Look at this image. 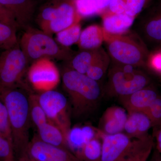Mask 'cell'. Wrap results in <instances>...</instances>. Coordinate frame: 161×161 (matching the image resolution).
Segmentation results:
<instances>
[{
  "label": "cell",
  "mask_w": 161,
  "mask_h": 161,
  "mask_svg": "<svg viewBox=\"0 0 161 161\" xmlns=\"http://www.w3.org/2000/svg\"><path fill=\"white\" fill-rule=\"evenodd\" d=\"M31 91L23 82L17 86L0 90V99L7 108L15 158H21L29 144L31 124L30 96Z\"/></svg>",
  "instance_id": "6da1fadb"
},
{
  "label": "cell",
  "mask_w": 161,
  "mask_h": 161,
  "mask_svg": "<svg viewBox=\"0 0 161 161\" xmlns=\"http://www.w3.org/2000/svg\"><path fill=\"white\" fill-rule=\"evenodd\" d=\"M62 81L75 117H85L97 108L102 95L98 81L72 69L64 71Z\"/></svg>",
  "instance_id": "7a4b0ae2"
},
{
  "label": "cell",
  "mask_w": 161,
  "mask_h": 161,
  "mask_svg": "<svg viewBox=\"0 0 161 161\" xmlns=\"http://www.w3.org/2000/svg\"><path fill=\"white\" fill-rule=\"evenodd\" d=\"M19 44L29 64L43 58L64 60L70 56L66 47L41 29L26 28Z\"/></svg>",
  "instance_id": "3957f363"
},
{
  "label": "cell",
  "mask_w": 161,
  "mask_h": 161,
  "mask_svg": "<svg viewBox=\"0 0 161 161\" xmlns=\"http://www.w3.org/2000/svg\"><path fill=\"white\" fill-rule=\"evenodd\" d=\"M150 78L134 66L116 64L110 69L107 93L111 97L127 96L150 85Z\"/></svg>",
  "instance_id": "277c9868"
},
{
  "label": "cell",
  "mask_w": 161,
  "mask_h": 161,
  "mask_svg": "<svg viewBox=\"0 0 161 161\" xmlns=\"http://www.w3.org/2000/svg\"><path fill=\"white\" fill-rule=\"evenodd\" d=\"M104 41L110 56L116 64L140 66L148 59L146 47L128 36L110 34L104 31Z\"/></svg>",
  "instance_id": "5b68a950"
},
{
  "label": "cell",
  "mask_w": 161,
  "mask_h": 161,
  "mask_svg": "<svg viewBox=\"0 0 161 161\" xmlns=\"http://www.w3.org/2000/svg\"><path fill=\"white\" fill-rule=\"evenodd\" d=\"M28 64L19 43L3 51L0 55V90L23 83L22 79L28 69Z\"/></svg>",
  "instance_id": "8992f818"
},
{
  "label": "cell",
  "mask_w": 161,
  "mask_h": 161,
  "mask_svg": "<svg viewBox=\"0 0 161 161\" xmlns=\"http://www.w3.org/2000/svg\"><path fill=\"white\" fill-rule=\"evenodd\" d=\"M36 95L48 120L61 130L67 139L71 128L67 98L61 92L54 89L40 92Z\"/></svg>",
  "instance_id": "52a82bcc"
},
{
  "label": "cell",
  "mask_w": 161,
  "mask_h": 161,
  "mask_svg": "<svg viewBox=\"0 0 161 161\" xmlns=\"http://www.w3.org/2000/svg\"><path fill=\"white\" fill-rule=\"evenodd\" d=\"M18 161H81L69 149L47 144L37 134Z\"/></svg>",
  "instance_id": "ba28073f"
},
{
  "label": "cell",
  "mask_w": 161,
  "mask_h": 161,
  "mask_svg": "<svg viewBox=\"0 0 161 161\" xmlns=\"http://www.w3.org/2000/svg\"><path fill=\"white\" fill-rule=\"evenodd\" d=\"M27 78L33 88L40 93L54 89L60 82V76L53 62L43 58L31 64L27 69Z\"/></svg>",
  "instance_id": "9c48e42d"
},
{
  "label": "cell",
  "mask_w": 161,
  "mask_h": 161,
  "mask_svg": "<svg viewBox=\"0 0 161 161\" xmlns=\"http://www.w3.org/2000/svg\"><path fill=\"white\" fill-rule=\"evenodd\" d=\"M98 130L102 148L101 161H118L132 146L133 139L124 132L107 134Z\"/></svg>",
  "instance_id": "30bf717a"
},
{
  "label": "cell",
  "mask_w": 161,
  "mask_h": 161,
  "mask_svg": "<svg viewBox=\"0 0 161 161\" xmlns=\"http://www.w3.org/2000/svg\"><path fill=\"white\" fill-rule=\"evenodd\" d=\"M141 31L147 43H161V0H156L145 10L141 20Z\"/></svg>",
  "instance_id": "8fae6325"
},
{
  "label": "cell",
  "mask_w": 161,
  "mask_h": 161,
  "mask_svg": "<svg viewBox=\"0 0 161 161\" xmlns=\"http://www.w3.org/2000/svg\"><path fill=\"white\" fill-rule=\"evenodd\" d=\"M81 19L76 10L74 0H60L58 14L55 19L41 30L52 36L79 23Z\"/></svg>",
  "instance_id": "7c38bea8"
},
{
  "label": "cell",
  "mask_w": 161,
  "mask_h": 161,
  "mask_svg": "<svg viewBox=\"0 0 161 161\" xmlns=\"http://www.w3.org/2000/svg\"><path fill=\"white\" fill-rule=\"evenodd\" d=\"M159 96L157 90L149 85L130 95L120 97L119 100L128 113L144 112Z\"/></svg>",
  "instance_id": "4fadbf2b"
},
{
  "label": "cell",
  "mask_w": 161,
  "mask_h": 161,
  "mask_svg": "<svg viewBox=\"0 0 161 161\" xmlns=\"http://www.w3.org/2000/svg\"><path fill=\"white\" fill-rule=\"evenodd\" d=\"M0 4L12 14L19 28L29 27L36 9L35 0H0Z\"/></svg>",
  "instance_id": "5bb4252c"
},
{
  "label": "cell",
  "mask_w": 161,
  "mask_h": 161,
  "mask_svg": "<svg viewBox=\"0 0 161 161\" xmlns=\"http://www.w3.org/2000/svg\"><path fill=\"white\" fill-rule=\"evenodd\" d=\"M128 114L121 107H110L101 118L99 130L107 134H114L123 132Z\"/></svg>",
  "instance_id": "9a60e30c"
},
{
  "label": "cell",
  "mask_w": 161,
  "mask_h": 161,
  "mask_svg": "<svg viewBox=\"0 0 161 161\" xmlns=\"http://www.w3.org/2000/svg\"><path fill=\"white\" fill-rule=\"evenodd\" d=\"M152 127V122L143 112L128 113L123 132L130 138L140 139L149 135L148 131Z\"/></svg>",
  "instance_id": "2e32d148"
},
{
  "label": "cell",
  "mask_w": 161,
  "mask_h": 161,
  "mask_svg": "<svg viewBox=\"0 0 161 161\" xmlns=\"http://www.w3.org/2000/svg\"><path fill=\"white\" fill-rule=\"evenodd\" d=\"M101 15L104 31L112 35L125 33L132 26L135 19L125 13L113 14L106 10Z\"/></svg>",
  "instance_id": "e0dca14e"
},
{
  "label": "cell",
  "mask_w": 161,
  "mask_h": 161,
  "mask_svg": "<svg viewBox=\"0 0 161 161\" xmlns=\"http://www.w3.org/2000/svg\"><path fill=\"white\" fill-rule=\"evenodd\" d=\"M154 140L148 135L140 139H133L128 152L118 161H148L153 147Z\"/></svg>",
  "instance_id": "ac0fdd59"
},
{
  "label": "cell",
  "mask_w": 161,
  "mask_h": 161,
  "mask_svg": "<svg viewBox=\"0 0 161 161\" xmlns=\"http://www.w3.org/2000/svg\"><path fill=\"white\" fill-rule=\"evenodd\" d=\"M97 136L98 129L95 130L90 126L71 128L67 137L68 148L75 155L87 142Z\"/></svg>",
  "instance_id": "d6986e66"
},
{
  "label": "cell",
  "mask_w": 161,
  "mask_h": 161,
  "mask_svg": "<svg viewBox=\"0 0 161 161\" xmlns=\"http://www.w3.org/2000/svg\"><path fill=\"white\" fill-rule=\"evenodd\" d=\"M38 137L47 143L68 149L66 139L61 130L48 120L37 128Z\"/></svg>",
  "instance_id": "ffe728a7"
},
{
  "label": "cell",
  "mask_w": 161,
  "mask_h": 161,
  "mask_svg": "<svg viewBox=\"0 0 161 161\" xmlns=\"http://www.w3.org/2000/svg\"><path fill=\"white\" fill-rule=\"evenodd\" d=\"M104 40V31L98 25H91L81 31L78 43L82 50H94L100 47Z\"/></svg>",
  "instance_id": "44dd1931"
},
{
  "label": "cell",
  "mask_w": 161,
  "mask_h": 161,
  "mask_svg": "<svg viewBox=\"0 0 161 161\" xmlns=\"http://www.w3.org/2000/svg\"><path fill=\"white\" fill-rule=\"evenodd\" d=\"M102 49L99 47L94 50H83L72 60V69L81 74H86L89 68L100 55Z\"/></svg>",
  "instance_id": "7402d4cb"
},
{
  "label": "cell",
  "mask_w": 161,
  "mask_h": 161,
  "mask_svg": "<svg viewBox=\"0 0 161 161\" xmlns=\"http://www.w3.org/2000/svg\"><path fill=\"white\" fill-rule=\"evenodd\" d=\"M102 150V142L98 136L87 142L75 155L81 161H101Z\"/></svg>",
  "instance_id": "603a6c76"
},
{
  "label": "cell",
  "mask_w": 161,
  "mask_h": 161,
  "mask_svg": "<svg viewBox=\"0 0 161 161\" xmlns=\"http://www.w3.org/2000/svg\"><path fill=\"white\" fill-rule=\"evenodd\" d=\"M110 64V58L102 49L100 55L89 68L86 75L93 80L98 81L105 75Z\"/></svg>",
  "instance_id": "cb8c5ba5"
},
{
  "label": "cell",
  "mask_w": 161,
  "mask_h": 161,
  "mask_svg": "<svg viewBox=\"0 0 161 161\" xmlns=\"http://www.w3.org/2000/svg\"><path fill=\"white\" fill-rule=\"evenodd\" d=\"M81 32L80 23H77L59 32L56 34V41L64 47H67L78 43Z\"/></svg>",
  "instance_id": "d4e9b609"
},
{
  "label": "cell",
  "mask_w": 161,
  "mask_h": 161,
  "mask_svg": "<svg viewBox=\"0 0 161 161\" xmlns=\"http://www.w3.org/2000/svg\"><path fill=\"white\" fill-rule=\"evenodd\" d=\"M17 29L0 22V49H10L19 43Z\"/></svg>",
  "instance_id": "484cf974"
},
{
  "label": "cell",
  "mask_w": 161,
  "mask_h": 161,
  "mask_svg": "<svg viewBox=\"0 0 161 161\" xmlns=\"http://www.w3.org/2000/svg\"><path fill=\"white\" fill-rule=\"evenodd\" d=\"M30 104L31 124L37 129L41 125L48 121V119L38 102L36 94L32 92L30 96Z\"/></svg>",
  "instance_id": "4316f807"
},
{
  "label": "cell",
  "mask_w": 161,
  "mask_h": 161,
  "mask_svg": "<svg viewBox=\"0 0 161 161\" xmlns=\"http://www.w3.org/2000/svg\"><path fill=\"white\" fill-rule=\"evenodd\" d=\"M74 3L76 10L81 18H89L103 13L96 0H74Z\"/></svg>",
  "instance_id": "83f0119b"
},
{
  "label": "cell",
  "mask_w": 161,
  "mask_h": 161,
  "mask_svg": "<svg viewBox=\"0 0 161 161\" xmlns=\"http://www.w3.org/2000/svg\"><path fill=\"white\" fill-rule=\"evenodd\" d=\"M0 134L12 142L8 111L5 103L0 99Z\"/></svg>",
  "instance_id": "f1b7e54d"
},
{
  "label": "cell",
  "mask_w": 161,
  "mask_h": 161,
  "mask_svg": "<svg viewBox=\"0 0 161 161\" xmlns=\"http://www.w3.org/2000/svg\"><path fill=\"white\" fill-rule=\"evenodd\" d=\"M144 113L150 119L152 127L158 128L161 124V96L159 95Z\"/></svg>",
  "instance_id": "f546056e"
},
{
  "label": "cell",
  "mask_w": 161,
  "mask_h": 161,
  "mask_svg": "<svg viewBox=\"0 0 161 161\" xmlns=\"http://www.w3.org/2000/svg\"><path fill=\"white\" fill-rule=\"evenodd\" d=\"M15 158L12 142L0 135V161H13Z\"/></svg>",
  "instance_id": "4dcf8cb0"
},
{
  "label": "cell",
  "mask_w": 161,
  "mask_h": 161,
  "mask_svg": "<svg viewBox=\"0 0 161 161\" xmlns=\"http://www.w3.org/2000/svg\"><path fill=\"white\" fill-rule=\"evenodd\" d=\"M125 13L136 18L142 11L150 0H125Z\"/></svg>",
  "instance_id": "1f68e13d"
},
{
  "label": "cell",
  "mask_w": 161,
  "mask_h": 161,
  "mask_svg": "<svg viewBox=\"0 0 161 161\" xmlns=\"http://www.w3.org/2000/svg\"><path fill=\"white\" fill-rule=\"evenodd\" d=\"M0 22L9 25L16 29L19 28L12 14L0 4Z\"/></svg>",
  "instance_id": "d6a6232c"
},
{
  "label": "cell",
  "mask_w": 161,
  "mask_h": 161,
  "mask_svg": "<svg viewBox=\"0 0 161 161\" xmlns=\"http://www.w3.org/2000/svg\"><path fill=\"white\" fill-rule=\"evenodd\" d=\"M105 10L113 14L125 13V0H112Z\"/></svg>",
  "instance_id": "836d02e7"
},
{
  "label": "cell",
  "mask_w": 161,
  "mask_h": 161,
  "mask_svg": "<svg viewBox=\"0 0 161 161\" xmlns=\"http://www.w3.org/2000/svg\"><path fill=\"white\" fill-rule=\"evenodd\" d=\"M150 64L152 69L161 74V52L156 53L151 56Z\"/></svg>",
  "instance_id": "e575fe53"
},
{
  "label": "cell",
  "mask_w": 161,
  "mask_h": 161,
  "mask_svg": "<svg viewBox=\"0 0 161 161\" xmlns=\"http://www.w3.org/2000/svg\"><path fill=\"white\" fill-rule=\"evenodd\" d=\"M155 131L156 148L160 153H161V124Z\"/></svg>",
  "instance_id": "d590c367"
},
{
  "label": "cell",
  "mask_w": 161,
  "mask_h": 161,
  "mask_svg": "<svg viewBox=\"0 0 161 161\" xmlns=\"http://www.w3.org/2000/svg\"><path fill=\"white\" fill-rule=\"evenodd\" d=\"M112 0H96L99 8L103 11V13L107 9L110 2Z\"/></svg>",
  "instance_id": "8d00e7d4"
},
{
  "label": "cell",
  "mask_w": 161,
  "mask_h": 161,
  "mask_svg": "<svg viewBox=\"0 0 161 161\" xmlns=\"http://www.w3.org/2000/svg\"><path fill=\"white\" fill-rule=\"evenodd\" d=\"M149 161H161V153L155 149L153 150Z\"/></svg>",
  "instance_id": "74e56055"
},
{
  "label": "cell",
  "mask_w": 161,
  "mask_h": 161,
  "mask_svg": "<svg viewBox=\"0 0 161 161\" xmlns=\"http://www.w3.org/2000/svg\"><path fill=\"white\" fill-rule=\"evenodd\" d=\"M16 161V160H14V161Z\"/></svg>",
  "instance_id": "f35d334b"
},
{
  "label": "cell",
  "mask_w": 161,
  "mask_h": 161,
  "mask_svg": "<svg viewBox=\"0 0 161 161\" xmlns=\"http://www.w3.org/2000/svg\"><path fill=\"white\" fill-rule=\"evenodd\" d=\"M0 135H1V134H0Z\"/></svg>",
  "instance_id": "ab89813d"
}]
</instances>
